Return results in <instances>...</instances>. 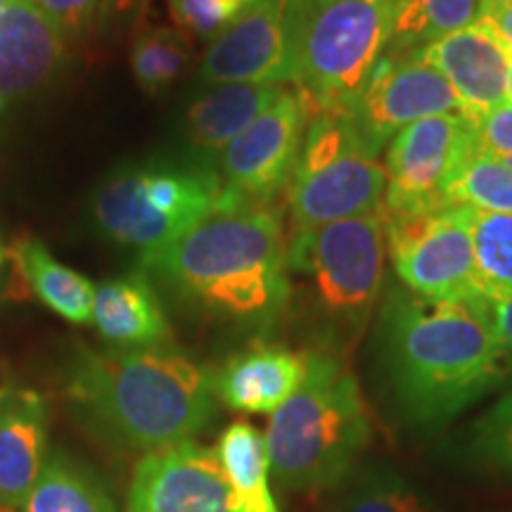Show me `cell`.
<instances>
[{
	"label": "cell",
	"mask_w": 512,
	"mask_h": 512,
	"mask_svg": "<svg viewBox=\"0 0 512 512\" xmlns=\"http://www.w3.org/2000/svg\"><path fill=\"white\" fill-rule=\"evenodd\" d=\"M8 3H10V0H0V10H3Z\"/></svg>",
	"instance_id": "cell-39"
},
{
	"label": "cell",
	"mask_w": 512,
	"mask_h": 512,
	"mask_svg": "<svg viewBox=\"0 0 512 512\" xmlns=\"http://www.w3.org/2000/svg\"><path fill=\"white\" fill-rule=\"evenodd\" d=\"M64 36L79 38L98 27L100 0H31Z\"/></svg>",
	"instance_id": "cell-32"
},
{
	"label": "cell",
	"mask_w": 512,
	"mask_h": 512,
	"mask_svg": "<svg viewBox=\"0 0 512 512\" xmlns=\"http://www.w3.org/2000/svg\"><path fill=\"white\" fill-rule=\"evenodd\" d=\"M147 3H150V0H100L98 29L114 31L138 22V19L143 17Z\"/></svg>",
	"instance_id": "cell-34"
},
{
	"label": "cell",
	"mask_w": 512,
	"mask_h": 512,
	"mask_svg": "<svg viewBox=\"0 0 512 512\" xmlns=\"http://www.w3.org/2000/svg\"><path fill=\"white\" fill-rule=\"evenodd\" d=\"M382 209L358 219L292 230L287 273L302 278L316 316L339 349L363 335L384 273Z\"/></svg>",
	"instance_id": "cell-7"
},
{
	"label": "cell",
	"mask_w": 512,
	"mask_h": 512,
	"mask_svg": "<svg viewBox=\"0 0 512 512\" xmlns=\"http://www.w3.org/2000/svg\"><path fill=\"white\" fill-rule=\"evenodd\" d=\"M67 43L31 0H10L0 10V119L55 79Z\"/></svg>",
	"instance_id": "cell-15"
},
{
	"label": "cell",
	"mask_w": 512,
	"mask_h": 512,
	"mask_svg": "<svg viewBox=\"0 0 512 512\" xmlns=\"http://www.w3.org/2000/svg\"><path fill=\"white\" fill-rule=\"evenodd\" d=\"M335 512H439V508L399 472L373 470L356 479Z\"/></svg>",
	"instance_id": "cell-28"
},
{
	"label": "cell",
	"mask_w": 512,
	"mask_h": 512,
	"mask_svg": "<svg viewBox=\"0 0 512 512\" xmlns=\"http://www.w3.org/2000/svg\"><path fill=\"white\" fill-rule=\"evenodd\" d=\"M48 460V408L29 389L0 399V508L24 510Z\"/></svg>",
	"instance_id": "cell-17"
},
{
	"label": "cell",
	"mask_w": 512,
	"mask_h": 512,
	"mask_svg": "<svg viewBox=\"0 0 512 512\" xmlns=\"http://www.w3.org/2000/svg\"><path fill=\"white\" fill-rule=\"evenodd\" d=\"M8 256H10L8 247H5V242L0 240V273H3V268H5V261H8Z\"/></svg>",
	"instance_id": "cell-36"
},
{
	"label": "cell",
	"mask_w": 512,
	"mask_h": 512,
	"mask_svg": "<svg viewBox=\"0 0 512 512\" xmlns=\"http://www.w3.org/2000/svg\"><path fill=\"white\" fill-rule=\"evenodd\" d=\"M479 304H482L484 316L494 330V337L512 375V292L479 290Z\"/></svg>",
	"instance_id": "cell-33"
},
{
	"label": "cell",
	"mask_w": 512,
	"mask_h": 512,
	"mask_svg": "<svg viewBox=\"0 0 512 512\" xmlns=\"http://www.w3.org/2000/svg\"><path fill=\"white\" fill-rule=\"evenodd\" d=\"M126 512H233L216 448L183 441L147 453L133 472Z\"/></svg>",
	"instance_id": "cell-14"
},
{
	"label": "cell",
	"mask_w": 512,
	"mask_h": 512,
	"mask_svg": "<svg viewBox=\"0 0 512 512\" xmlns=\"http://www.w3.org/2000/svg\"><path fill=\"white\" fill-rule=\"evenodd\" d=\"M472 147V121L460 112L401 128L387 143V192L382 209L415 214L451 207L446 190Z\"/></svg>",
	"instance_id": "cell-11"
},
{
	"label": "cell",
	"mask_w": 512,
	"mask_h": 512,
	"mask_svg": "<svg viewBox=\"0 0 512 512\" xmlns=\"http://www.w3.org/2000/svg\"><path fill=\"white\" fill-rule=\"evenodd\" d=\"M93 325L114 349H145L166 344L169 318L150 275L126 273L95 290Z\"/></svg>",
	"instance_id": "cell-19"
},
{
	"label": "cell",
	"mask_w": 512,
	"mask_h": 512,
	"mask_svg": "<svg viewBox=\"0 0 512 512\" xmlns=\"http://www.w3.org/2000/svg\"><path fill=\"white\" fill-rule=\"evenodd\" d=\"M472 138L477 152L512 169V102L472 119Z\"/></svg>",
	"instance_id": "cell-31"
},
{
	"label": "cell",
	"mask_w": 512,
	"mask_h": 512,
	"mask_svg": "<svg viewBox=\"0 0 512 512\" xmlns=\"http://www.w3.org/2000/svg\"><path fill=\"white\" fill-rule=\"evenodd\" d=\"M311 114L313 102L306 93L283 88L278 100L216 157L223 200L278 202L292 181Z\"/></svg>",
	"instance_id": "cell-10"
},
{
	"label": "cell",
	"mask_w": 512,
	"mask_h": 512,
	"mask_svg": "<svg viewBox=\"0 0 512 512\" xmlns=\"http://www.w3.org/2000/svg\"><path fill=\"white\" fill-rule=\"evenodd\" d=\"M387 171L354 114L313 110L287 185L292 230L358 219L382 209Z\"/></svg>",
	"instance_id": "cell-8"
},
{
	"label": "cell",
	"mask_w": 512,
	"mask_h": 512,
	"mask_svg": "<svg viewBox=\"0 0 512 512\" xmlns=\"http://www.w3.org/2000/svg\"><path fill=\"white\" fill-rule=\"evenodd\" d=\"M418 53L451 83L460 100V114L470 121L508 98L512 53L486 19L453 31Z\"/></svg>",
	"instance_id": "cell-16"
},
{
	"label": "cell",
	"mask_w": 512,
	"mask_h": 512,
	"mask_svg": "<svg viewBox=\"0 0 512 512\" xmlns=\"http://www.w3.org/2000/svg\"><path fill=\"white\" fill-rule=\"evenodd\" d=\"M384 240L396 278L425 299H470L479 292L467 207L415 214L384 211Z\"/></svg>",
	"instance_id": "cell-9"
},
{
	"label": "cell",
	"mask_w": 512,
	"mask_h": 512,
	"mask_svg": "<svg viewBox=\"0 0 512 512\" xmlns=\"http://www.w3.org/2000/svg\"><path fill=\"white\" fill-rule=\"evenodd\" d=\"M0 399H3V396H0Z\"/></svg>",
	"instance_id": "cell-40"
},
{
	"label": "cell",
	"mask_w": 512,
	"mask_h": 512,
	"mask_svg": "<svg viewBox=\"0 0 512 512\" xmlns=\"http://www.w3.org/2000/svg\"><path fill=\"white\" fill-rule=\"evenodd\" d=\"M453 112H460L456 91L420 53L401 57L384 53L351 110L375 155L401 128Z\"/></svg>",
	"instance_id": "cell-12"
},
{
	"label": "cell",
	"mask_w": 512,
	"mask_h": 512,
	"mask_svg": "<svg viewBox=\"0 0 512 512\" xmlns=\"http://www.w3.org/2000/svg\"><path fill=\"white\" fill-rule=\"evenodd\" d=\"M498 3H505V0H486V10L494 8V5H498ZM484 15H486V12H484Z\"/></svg>",
	"instance_id": "cell-38"
},
{
	"label": "cell",
	"mask_w": 512,
	"mask_h": 512,
	"mask_svg": "<svg viewBox=\"0 0 512 512\" xmlns=\"http://www.w3.org/2000/svg\"><path fill=\"white\" fill-rule=\"evenodd\" d=\"M508 98L512 100V60H510V69H508Z\"/></svg>",
	"instance_id": "cell-37"
},
{
	"label": "cell",
	"mask_w": 512,
	"mask_h": 512,
	"mask_svg": "<svg viewBox=\"0 0 512 512\" xmlns=\"http://www.w3.org/2000/svg\"><path fill=\"white\" fill-rule=\"evenodd\" d=\"M446 200L451 207L512 214V169L472 147L448 185Z\"/></svg>",
	"instance_id": "cell-26"
},
{
	"label": "cell",
	"mask_w": 512,
	"mask_h": 512,
	"mask_svg": "<svg viewBox=\"0 0 512 512\" xmlns=\"http://www.w3.org/2000/svg\"><path fill=\"white\" fill-rule=\"evenodd\" d=\"M22 512H117L105 486L67 456H48Z\"/></svg>",
	"instance_id": "cell-24"
},
{
	"label": "cell",
	"mask_w": 512,
	"mask_h": 512,
	"mask_svg": "<svg viewBox=\"0 0 512 512\" xmlns=\"http://www.w3.org/2000/svg\"><path fill=\"white\" fill-rule=\"evenodd\" d=\"M294 86L313 110H354L387 53L392 0H290Z\"/></svg>",
	"instance_id": "cell-5"
},
{
	"label": "cell",
	"mask_w": 512,
	"mask_h": 512,
	"mask_svg": "<svg viewBox=\"0 0 512 512\" xmlns=\"http://www.w3.org/2000/svg\"><path fill=\"white\" fill-rule=\"evenodd\" d=\"M143 271L192 309L245 328H268L292 299L283 209L219 202L207 219L155 252Z\"/></svg>",
	"instance_id": "cell-1"
},
{
	"label": "cell",
	"mask_w": 512,
	"mask_h": 512,
	"mask_svg": "<svg viewBox=\"0 0 512 512\" xmlns=\"http://www.w3.org/2000/svg\"><path fill=\"white\" fill-rule=\"evenodd\" d=\"M283 86L219 83L197 95L185 110L183 136L197 162L209 164L240 136L256 117L278 100Z\"/></svg>",
	"instance_id": "cell-20"
},
{
	"label": "cell",
	"mask_w": 512,
	"mask_h": 512,
	"mask_svg": "<svg viewBox=\"0 0 512 512\" xmlns=\"http://www.w3.org/2000/svg\"><path fill=\"white\" fill-rule=\"evenodd\" d=\"M477 448L491 465L512 472V392L479 420Z\"/></svg>",
	"instance_id": "cell-30"
},
{
	"label": "cell",
	"mask_w": 512,
	"mask_h": 512,
	"mask_svg": "<svg viewBox=\"0 0 512 512\" xmlns=\"http://www.w3.org/2000/svg\"><path fill=\"white\" fill-rule=\"evenodd\" d=\"M219 453L233 491V512H280L271 491L266 439L249 422H233L221 434Z\"/></svg>",
	"instance_id": "cell-22"
},
{
	"label": "cell",
	"mask_w": 512,
	"mask_h": 512,
	"mask_svg": "<svg viewBox=\"0 0 512 512\" xmlns=\"http://www.w3.org/2000/svg\"><path fill=\"white\" fill-rule=\"evenodd\" d=\"M216 169L197 159H147L112 171L95 190L91 216L114 245L155 252L195 228L219 207Z\"/></svg>",
	"instance_id": "cell-6"
},
{
	"label": "cell",
	"mask_w": 512,
	"mask_h": 512,
	"mask_svg": "<svg viewBox=\"0 0 512 512\" xmlns=\"http://www.w3.org/2000/svg\"><path fill=\"white\" fill-rule=\"evenodd\" d=\"M259 0H169V12L183 34L214 41Z\"/></svg>",
	"instance_id": "cell-29"
},
{
	"label": "cell",
	"mask_w": 512,
	"mask_h": 512,
	"mask_svg": "<svg viewBox=\"0 0 512 512\" xmlns=\"http://www.w3.org/2000/svg\"><path fill=\"white\" fill-rule=\"evenodd\" d=\"M12 259L34 297L50 311L74 325L93 323L95 290L86 275L74 271L38 238H24L12 247Z\"/></svg>",
	"instance_id": "cell-21"
},
{
	"label": "cell",
	"mask_w": 512,
	"mask_h": 512,
	"mask_svg": "<svg viewBox=\"0 0 512 512\" xmlns=\"http://www.w3.org/2000/svg\"><path fill=\"white\" fill-rule=\"evenodd\" d=\"M67 394L100 434L147 453L192 441L216 411L214 375L166 344L83 351Z\"/></svg>",
	"instance_id": "cell-3"
},
{
	"label": "cell",
	"mask_w": 512,
	"mask_h": 512,
	"mask_svg": "<svg viewBox=\"0 0 512 512\" xmlns=\"http://www.w3.org/2000/svg\"><path fill=\"white\" fill-rule=\"evenodd\" d=\"M382 366L413 425H441L510 377L479 304L392 292L382 309Z\"/></svg>",
	"instance_id": "cell-2"
},
{
	"label": "cell",
	"mask_w": 512,
	"mask_h": 512,
	"mask_svg": "<svg viewBox=\"0 0 512 512\" xmlns=\"http://www.w3.org/2000/svg\"><path fill=\"white\" fill-rule=\"evenodd\" d=\"M370 437L366 399L342 351H311L304 382L268 422L271 479L297 491L342 482Z\"/></svg>",
	"instance_id": "cell-4"
},
{
	"label": "cell",
	"mask_w": 512,
	"mask_h": 512,
	"mask_svg": "<svg viewBox=\"0 0 512 512\" xmlns=\"http://www.w3.org/2000/svg\"><path fill=\"white\" fill-rule=\"evenodd\" d=\"M494 27L498 38L505 43V48L512 53V0H505V3H498L494 8L486 10L482 17Z\"/></svg>",
	"instance_id": "cell-35"
},
{
	"label": "cell",
	"mask_w": 512,
	"mask_h": 512,
	"mask_svg": "<svg viewBox=\"0 0 512 512\" xmlns=\"http://www.w3.org/2000/svg\"><path fill=\"white\" fill-rule=\"evenodd\" d=\"M192 62L190 36L181 29L140 27L131 41V74L147 95H159L185 74Z\"/></svg>",
	"instance_id": "cell-25"
},
{
	"label": "cell",
	"mask_w": 512,
	"mask_h": 512,
	"mask_svg": "<svg viewBox=\"0 0 512 512\" xmlns=\"http://www.w3.org/2000/svg\"><path fill=\"white\" fill-rule=\"evenodd\" d=\"M486 0H392L387 55L418 53L453 31L479 22Z\"/></svg>",
	"instance_id": "cell-23"
},
{
	"label": "cell",
	"mask_w": 512,
	"mask_h": 512,
	"mask_svg": "<svg viewBox=\"0 0 512 512\" xmlns=\"http://www.w3.org/2000/svg\"><path fill=\"white\" fill-rule=\"evenodd\" d=\"M200 79L211 86L294 83L290 0H259L216 36L200 62Z\"/></svg>",
	"instance_id": "cell-13"
},
{
	"label": "cell",
	"mask_w": 512,
	"mask_h": 512,
	"mask_svg": "<svg viewBox=\"0 0 512 512\" xmlns=\"http://www.w3.org/2000/svg\"><path fill=\"white\" fill-rule=\"evenodd\" d=\"M479 290L512 292V214L467 209Z\"/></svg>",
	"instance_id": "cell-27"
},
{
	"label": "cell",
	"mask_w": 512,
	"mask_h": 512,
	"mask_svg": "<svg viewBox=\"0 0 512 512\" xmlns=\"http://www.w3.org/2000/svg\"><path fill=\"white\" fill-rule=\"evenodd\" d=\"M306 375V354L280 344H254L223 363L214 392L230 411L275 413L297 392Z\"/></svg>",
	"instance_id": "cell-18"
}]
</instances>
